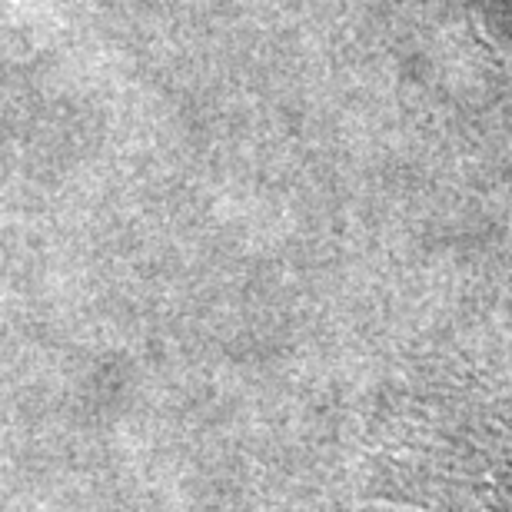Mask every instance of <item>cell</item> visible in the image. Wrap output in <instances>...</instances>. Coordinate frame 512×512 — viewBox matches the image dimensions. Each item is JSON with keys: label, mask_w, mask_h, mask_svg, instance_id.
Masks as SVG:
<instances>
[{"label": "cell", "mask_w": 512, "mask_h": 512, "mask_svg": "<svg viewBox=\"0 0 512 512\" xmlns=\"http://www.w3.org/2000/svg\"><path fill=\"white\" fill-rule=\"evenodd\" d=\"M376 493L446 512H512V413L403 426L373 456Z\"/></svg>", "instance_id": "6da1fadb"}]
</instances>
